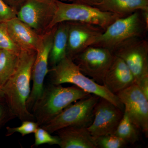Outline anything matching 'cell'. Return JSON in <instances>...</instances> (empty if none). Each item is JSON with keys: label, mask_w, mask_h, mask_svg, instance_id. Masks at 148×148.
Listing matches in <instances>:
<instances>
[{"label": "cell", "mask_w": 148, "mask_h": 148, "mask_svg": "<svg viewBox=\"0 0 148 148\" xmlns=\"http://www.w3.org/2000/svg\"><path fill=\"white\" fill-rule=\"evenodd\" d=\"M131 121L148 137V99L136 84L116 94Z\"/></svg>", "instance_id": "11"}, {"label": "cell", "mask_w": 148, "mask_h": 148, "mask_svg": "<svg viewBox=\"0 0 148 148\" xmlns=\"http://www.w3.org/2000/svg\"><path fill=\"white\" fill-rule=\"evenodd\" d=\"M56 1L26 0L17 10L16 17L41 36L50 29L57 9Z\"/></svg>", "instance_id": "9"}, {"label": "cell", "mask_w": 148, "mask_h": 148, "mask_svg": "<svg viewBox=\"0 0 148 148\" xmlns=\"http://www.w3.org/2000/svg\"><path fill=\"white\" fill-rule=\"evenodd\" d=\"M91 94L74 85L64 87L51 83L44 87L32 113L40 126L47 123L69 105Z\"/></svg>", "instance_id": "2"}, {"label": "cell", "mask_w": 148, "mask_h": 148, "mask_svg": "<svg viewBox=\"0 0 148 148\" xmlns=\"http://www.w3.org/2000/svg\"></svg>", "instance_id": "30"}, {"label": "cell", "mask_w": 148, "mask_h": 148, "mask_svg": "<svg viewBox=\"0 0 148 148\" xmlns=\"http://www.w3.org/2000/svg\"><path fill=\"white\" fill-rule=\"evenodd\" d=\"M140 132L141 130L124 112L123 116L117 127L115 135L124 140L127 144L133 145L139 140Z\"/></svg>", "instance_id": "19"}, {"label": "cell", "mask_w": 148, "mask_h": 148, "mask_svg": "<svg viewBox=\"0 0 148 148\" xmlns=\"http://www.w3.org/2000/svg\"><path fill=\"white\" fill-rule=\"evenodd\" d=\"M142 11L116 19L104 31L92 46L114 50L125 42L135 38H145L148 31Z\"/></svg>", "instance_id": "4"}, {"label": "cell", "mask_w": 148, "mask_h": 148, "mask_svg": "<svg viewBox=\"0 0 148 148\" xmlns=\"http://www.w3.org/2000/svg\"><path fill=\"white\" fill-rule=\"evenodd\" d=\"M49 72L51 73L52 84H71L90 94L107 99L124 111V106L116 95L110 92L103 85L98 84L83 73L71 58L66 56Z\"/></svg>", "instance_id": "3"}, {"label": "cell", "mask_w": 148, "mask_h": 148, "mask_svg": "<svg viewBox=\"0 0 148 148\" xmlns=\"http://www.w3.org/2000/svg\"><path fill=\"white\" fill-rule=\"evenodd\" d=\"M66 3H74L95 7L101 3L102 0H60Z\"/></svg>", "instance_id": "27"}, {"label": "cell", "mask_w": 148, "mask_h": 148, "mask_svg": "<svg viewBox=\"0 0 148 148\" xmlns=\"http://www.w3.org/2000/svg\"><path fill=\"white\" fill-rule=\"evenodd\" d=\"M95 7L123 17L138 11L148 10V0H102Z\"/></svg>", "instance_id": "17"}, {"label": "cell", "mask_w": 148, "mask_h": 148, "mask_svg": "<svg viewBox=\"0 0 148 148\" xmlns=\"http://www.w3.org/2000/svg\"><path fill=\"white\" fill-rule=\"evenodd\" d=\"M39 126L36 122L33 121H22L21 125L18 127H7L5 136L8 137L13 135L15 132H18L21 134L22 137H24L25 135L34 133Z\"/></svg>", "instance_id": "24"}, {"label": "cell", "mask_w": 148, "mask_h": 148, "mask_svg": "<svg viewBox=\"0 0 148 148\" xmlns=\"http://www.w3.org/2000/svg\"><path fill=\"white\" fill-rule=\"evenodd\" d=\"M114 56L107 49L90 46L74 56L72 60L83 73L98 84L103 85Z\"/></svg>", "instance_id": "10"}, {"label": "cell", "mask_w": 148, "mask_h": 148, "mask_svg": "<svg viewBox=\"0 0 148 148\" xmlns=\"http://www.w3.org/2000/svg\"><path fill=\"white\" fill-rule=\"evenodd\" d=\"M6 23L12 39L21 50H37L41 36L17 17Z\"/></svg>", "instance_id": "15"}, {"label": "cell", "mask_w": 148, "mask_h": 148, "mask_svg": "<svg viewBox=\"0 0 148 148\" xmlns=\"http://www.w3.org/2000/svg\"><path fill=\"white\" fill-rule=\"evenodd\" d=\"M35 143L32 147H38L43 144H48L50 145H59V138L57 136H53L41 126L38 127L34 132Z\"/></svg>", "instance_id": "23"}, {"label": "cell", "mask_w": 148, "mask_h": 148, "mask_svg": "<svg viewBox=\"0 0 148 148\" xmlns=\"http://www.w3.org/2000/svg\"><path fill=\"white\" fill-rule=\"evenodd\" d=\"M8 5L16 11L26 0H3Z\"/></svg>", "instance_id": "28"}, {"label": "cell", "mask_w": 148, "mask_h": 148, "mask_svg": "<svg viewBox=\"0 0 148 148\" xmlns=\"http://www.w3.org/2000/svg\"><path fill=\"white\" fill-rule=\"evenodd\" d=\"M17 11L0 0V22H5L16 17Z\"/></svg>", "instance_id": "26"}, {"label": "cell", "mask_w": 148, "mask_h": 148, "mask_svg": "<svg viewBox=\"0 0 148 148\" xmlns=\"http://www.w3.org/2000/svg\"><path fill=\"white\" fill-rule=\"evenodd\" d=\"M95 139L98 148H122L128 145L115 134L102 135Z\"/></svg>", "instance_id": "21"}, {"label": "cell", "mask_w": 148, "mask_h": 148, "mask_svg": "<svg viewBox=\"0 0 148 148\" xmlns=\"http://www.w3.org/2000/svg\"><path fill=\"white\" fill-rule=\"evenodd\" d=\"M55 132L61 148H98L95 138L86 127L68 126Z\"/></svg>", "instance_id": "16"}, {"label": "cell", "mask_w": 148, "mask_h": 148, "mask_svg": "<svg viewBox=\"0 0 148 148\" xmlns=\"http://www.w3.org/2000/svg\"><path fill=\"white\" fill-rule=\"evenodd\" d=\"M0 50H4L19 53L21 49L12 39L5 22H0Z\"/></svg>", "instance_id": "22"}, {"label": "cell", "mask_w": 148, "mask_h": 148, "mask_svg": "<svg viewBox=\"0 0 148 148\" xmlns=\"http://www.w3.org/2000/svg\"><path fill=\"white\" fill-rule=\"evenodd\" d=\"M134 84H136L135 78L127 65L121 58L114 56L105 76L103 85L110 92L116 95Z\"/></svg>", "instance_id": "14"}, {"label": "cell", "mask_w": 148, "mask_h": 148, "mask_svg": "<svg viewBox=\"0 0 148 148\" xmlns=\"http://www.w3.org/2000/svg\"><path fill=\"white\" fill-rule=\"evenodd\" d=\"M15 118L5 98L0 99V128Z\"/></svg>", "instance_id": "25"}, {"label": "cell", "mask_w": 148, "mask_h": 148, "mask_svg": "<svg viewBox=\"0 0 148 148\" xmlns=\"http://www.w3.org/2000/svg\"><path fill=\"white\" fill-rule=\"evenodd\" d=\"M100 97L91 95L66 107L47 123L41 127L50 134L68 126L86 127L92 123L94 108Z\"/></svg>", "instance_id": "6"}, {"label": "cell", "mask_w": 148, "mask_h": 148, "mask_svg": "<svg viewBox=\"0 0 148 148\" xmlns=\"http://www.w3.org/2000/svg\"><path fill=\"white\" fill-rule=\"evenodd\" d=\"M69 30L68 21L61 22L56 25L49 58V64H50L51 68L66 56Z\"/></svg>", "instance_id": "18"}, {"label": "cell", "mask_w": 148, "mask_h": 148, "mask_svg": "<svg viewBox=\"0 0 148 148\" xmlns=\"http://www.w3.org/2000/svg\"><path fill=\"white\" fill-rule=\"evenodd\" d=\"M57 9L49 29L61 22L77 21L96 25L106 30L121 16L91 6L56 0Z\"/></svg>", "instance_id": "5"}, {"label": "cell", "mask_w": 148, "mask_h": 148, "mask_svg": "<svg viewBox=\"0 0 148 148\" xmlns=\"http://www.w3.org/2000/svg\"><path fill=\"white\" fill-rule=\"evenodd\" d=\"M36 54V51L21 50L13 73L1 87L11 110L22 122L36 121L34 115L27 110V102L31 92L32 69Z\"/></svg>", "instance_id": "1"}, {"label": "cell", "mask_w": 148, "mask_h": 148, "mask_svg": "<svg viewBox=\"0 0 148 148\" xmlns=\"http://www.w3.org/2000/svg\"><path fill=\"white\" fill-rule=\"evenodd\" d=\"M2 98H4L3 94L1 88L0 86V99H2Z\"/></svg>", "instance_id": "29"}, {"label": "cell", "mask_w": 148, "mask_h": 148, "mask_svg": "<svg viewBox=\"0 0 148 148\" xmlns=\"http://www.w3.org/2000/svg\"><path fill=\"white\" fill-rule=\"evenodd\" d=\"M19 53L0 50V86L2 87L13 73Z\"/></svg>", "instance_id": "20"}, {"label": "cell", "mask_w": 148, "mask_h": 148, "mask_svg": "<svg viewBox=\"0 0 148 148\" xmlns=\"http://www.w3.org/2000/svg\"><path fill=\"white\" fill-rule=\"evenodd\" d=\"M113 53L124 61L139 87L148 82V42L145 38L128 40L118 47Z\"/></svg>", "instance_id": "7"}, {"label": "cell", "mask_w": 148, "mask_h": 148, "mask_svg": "<svg viewBox=\"0 0 148 148\" xmlns=\"http://www.w3.org/2000/svg\"><path fill=\"white\" fill-rule=\"evenodd\" d=\"M56 28V25L41 35L40 42L36 50V56L32 67L31 76L33 86L27 102V110L31 113L35 104L42 94L45 79L49 72V58Z\"/></svg>", "instance_id": "8"}, {"label": "cell", "mask_w": 148, "mask_h": 148, "mask_svg": "<svg viewBox=\"0 0 148 148\" xmlns=\"http://www.w3.org/2000/svg\"><path fill=\"white\" fill-rule=\"evenodd\" d=\"M69 35L66 56H74L92 46L105 30L96 26L77 21H68Z\"/></svg>", "instance_id": "13"}, {"label": "cell", "mask_w": 148, "mask_h": 148, "mask_svg": "<svg viewBox=\"0 0 148 148\" xmlns=\"http://www.w3.org/2000/svg\"><path fill=\"white\" fill-rule=\"evenodd\" d=\"M94 118L87 127L94 138L99 136L114 134L124 111L107 99L100 97L94 108Z\"/></svg>", "instance_id": "12"}]
</instances>
